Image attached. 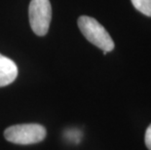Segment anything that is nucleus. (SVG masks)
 I'll return each mask as SVG.
<instances>
[{
    "label": "nucleus",
    "mask_w": 151,
    "mask_h": 150,
    "mask_svg": "<svg viewBox=\"0 0 151 150\" xmlns=\"http://www.w3.org/2000/svg\"><path fill=\"white\" fill-rule=\"evenodd\" d=\"M28 17L30 27L35 34L38 36L47 34L52 19V7L49 0H31Z\"/></svg>",
    "instance_id": "3"
},
{
    "label": "nucleus",
    "mask_w": 151,
    "mask_h": 150,
    "mask_svg": "<svg viewBox=\"0 0 151 150\" xmlns=\"http://www.w3.org/2000/svg\"><path fill=\"white\" fill-rule=\"evenodd\" d=\"M78 27L86 39L101 49L104 55L114 49V42L110 35L96 19L81 16L78 19Z\"/></svg>",
    "instance_id": "1"
},
{
    "label": "nucleus",
    "mask_w": 151,
    "mask_h": 150,
    "mask_svg": "<svg viewBox=\"0 0 151 150\" xmlns=\"http://www.w3.org/2000/svg\"><path fill=\"white\" fill-rule=\"evenodd\" d=\"M134 7L141 14L151 17V0H131Z\"/></svg>",
    "instance_id": "5"
},
{
    "label": "nucleus",
    "mask_w": 151,
    "mask_h": 150,
    "mask_svg": "<svg viewBox=\"0 0 151 150\" xmlns=\"http://www.w3.org/2000/svg\"><path fill=\"white\" fill-rule=\"evenodd\" d=\"M18 76V67L15 62L0 54V87L13 83Z\"/></svg>",
    "instance_id": "4"
},
{
    "label": "nucleus",
    "mask_w": 151,
    "mask_h": 150,
    "mask_svg": "<svg viewBox=\"0 0 151 150\" xmlns=\"http://www.w3.org/2000/svg\"><path fill=\"white\" fill-rule=\"evenodd\" d=\"M144 140H145V144L147 146V148L151 150V125L147 128L146 132H145V136H144Z\"/></svg>",
    "instance_id": "6"
},
{
    "label": "nucleus",
    "mask_w": 151,
    "mask_h": 150,
    "mask_svg": "<svg viewBox=\"0 0 151 150\" xmlns=\"http://www.w3.org/2000/svg\"><path fill=\"white\" fill-rule=\"evenodd\" d=\"M4 136L8 141L16 144H34L45 139L46 130L39 124H22L6 129Z\"/></svg>",
    "instance_id": "2"
}]
</instances>
